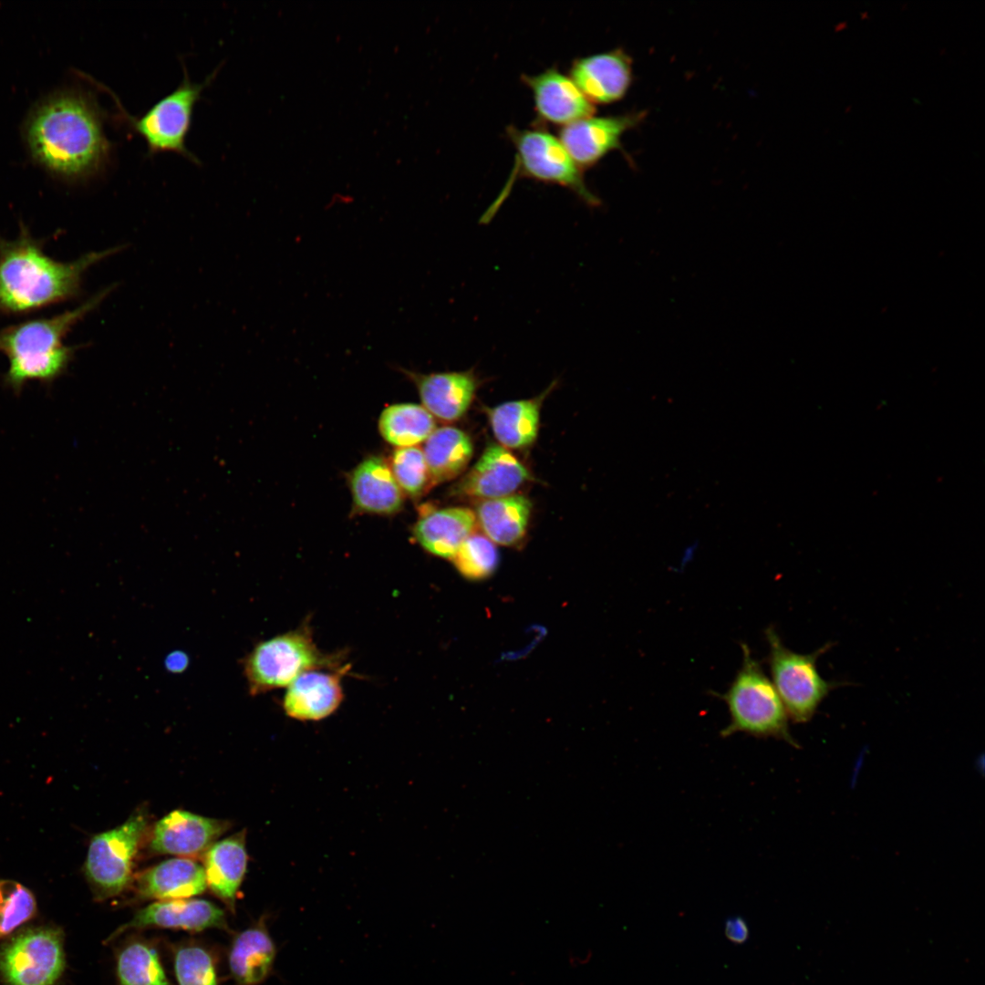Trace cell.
<instances>
[{
  "mask_svg": "<svg viewBox=\"0 0 985 985\" xmlns=\"http://www.w3.org/2000/svg\"><path fill=\"white\" fill-rule=\"evenodd\" d=\"M25 139L35 161L66 181L92 177L109 160L103 112L80 89H61L37 103L26 119Z\"/></svg>",
  "mask_w": 985,
  "mask_h": 985,
  "instance_id": "cell-1",
  "label": "cell"
},
{
  "mask_svg": "<svg viewBox=\"0 0 985 985\" xmlns=\"http://www.w3.org/2000/svg\"><path fill=\"white\" fill-rule=\"evenodd\" d=\"M127 247L119 244L61 262L47 254L43 240L20 223L16 239L0 235V316H24L79 297L87 270Z\"/></svg>",
  "mask_w": 985,
  "mask_h": 985,
  "instance_id": "cell-2",
  "label": "cell"
},
{
  "mask_svg": "<svg viewBox=\"0 0 985 985\" xmlns=\"http://www.w3.org/2000/svg\"><path fill=\"white\" fill-rule=\"evenodd\" d=\"M112 284L75 308L48 317H38L0 329V353L8 360L4 385L15 394L31 381L49 386L64 375L75 353L85 345L69 346L72 328L95 310L117 287Z\"/></svg>",
  "mask_w": 985,
  "mask_h": 985,
  "instance_id": "cell-3",
  "label": "cell"
},
{
  "mask_svg": "<svg viewBox=\"0 0 985 985\" xmlns=\"http://www.w3.org/2000/svg\"><path fill=\"white\" fill-rule=\"evenodd\" d=\"M742 663L728 690L714 693L727 705L729 723L721 731L726 738L743 732L755 738H774L797 747L788 725V715L772 682L749 646L741 642Z\"/></svg>",
  "mask_w": 985,
  "mask_h": 985,
  "instance_id": "cell-4",
  "label": "cell"
},
{
  "mask_svg": "<svg viewBox=\"0 0 985 985\" xmlns=\"http://www.w3.org/2000/svg\"><path fill=\"white\" fill-rule=\"evenodd\" d=\"M507 134L516 150L513 175L499 196L481 217V223L492 221L508 197L516 175L563 186L589 206H598L599 198L586 186L583 170L570 156L561 140L540 130H521L510 126Z\"/></svg>",
  "mask_w": 985,
  "mask_h": 985,
  "instance_id": "cell-5",
  "label": "cell"
},
{
  "mask_svg": "<svg viewBox=\"0 0 985 985\" xmlns=\"http://www.w3.org/2000/svg\"><path fill=\"white\" fill-rule=\"evenodd\" d=\"M335 657L323 654L307 628L302 627L258 643L244 662V673L253 695L286 688L302 673L332 669Z\"/></svg>",
  "mask_w": 985,
  "mask_h": 985,
  "instance_id": "cell-6",
  "label": "cell"
},
{
  "mask_svg": "<svg viewBox=\"0 0 985 985\" xmlns=\"http://www.w3.org/2000/svg\"><path fill=\"white\" fill-rule=\"evenodd\" d=\"M765 638L769 645L767 663L772 682L788 718L796 723H805L813 718L829 692L841 685L822 678L816 666L818 658L832 644L827 643L811 654H800L786 648L772 626L766 628Z\"/></svg>",
  "mask_w": 985,
  "mask_h": 985,
  "instance_id": "cell-7",
  "label": "cell"
},
{
  "mask_svg": "<svg viewBox=\"0 0 985 985\" xmlns=\"http://www.w3.org/2000/svg\"><path fill=\"white\" fill-rule=\"evenodd\" d=\"M183 75L176 89L139 118L129 115L118 98H113L120 112L119 118L145 140L149 154L171 151L198 163V159L186 148L185 140L191 128L194 106L216 76V71L202 83H192L185 68Z\"/></svg>",
  "mask_w": 985,
  "mask_h": 985,
  "instance_id": "cell-8",
  "label": "cell"
},
{
  "mask_svg": "<svg viewBox=\"0 0 985 985\" xmlns=\"http://www.w3.org/2000/svg\"><path fill=\"white\" fill-rule=\"evenodd\" d=\"M148 824L146 812L137 810L120 825L93 835L83 873L96 900L116 897L130 884Z\"/></svg>",
  "mask_w": 985,
  "mask_h": 985,
  "instance_id": "cell-9",
  "label": "cell"
},
{
  "mask_svg": "<svg viewBox=\"0 0 985 985\" xmlns=\"http://www.w3.org/2000/svg\"><path fill=\"white\" fill-rule=\"evenodd\" d=\"M64 969L63 935L56 928L24 930L0 948V975L8 985H54Z\"/></svg>",
  "mask_w": 985,
  "mask_h": 985,
  "instance_id": "cell-10",
  "label": "cell"
},
{
  "mask_svg": "<svg viewBox=\"0 0 985 985\" xmlns=\"http://www.w3.org/2000/svg\"><path fill=\"white\" fill-rule=\"evenodd\" d=\"M150 928L202 931L228 930L224 911L214 903L201 898L159 900L138 910L130 920L113 931L107 942L124 932Z\"/></svg>",
  "mask_w": 985,
  "mask_h": 985,
  "instance_id": "cell-11",
  "label": "cell"
},
{
  "mask_svg": "<svg viewBox=\"0 0 985 985\" xmlns=\"http://www.w3.org/2000/svg\"><path fill=\"white\" fill-rule=\"evenodd\" d=\"M644 118L643 112L617 116H590L565 125L560 140L583 170L597 163L610 151L621 148V138Z\"/></svg>",
  "mask_w": 985,
  "mask_h": 985,
  "instance_id": "cell-12",
  "label": "cell"
},
{
  "mask_svg": "<svg viewBox=\"0 0 985 985\" xmlns=\"http://www.w3.org/2000/svg\"><path fill=\"white\" fill-rule=\"evenodd\" d=\"M230 826L226 820L174 810L155 824L149 846L157 854L198 856L204 855Z\"/></svg>",
  "mask_w": 985,
  "mask_h": 985,
  "instance_id": "cell-13",
  "label": "cell"
},
{
  "mask_svg": "<svg viewBox=\"0 0 985 985\" xmlns=\"http://www.w3.org/2000/svg\"><path fill=\"white\" fill-rule=\"evenodd\" d=\"M570 78L592 103L618 101L632 81L631 58L620 48L574 60Z\"/></svg>",
  "mask_w": 985,
  "mask_h": 985,
  "instance_id": "cell-14",
  "label": "cell"
},
{
  "mask_svg": "<svg viewBox=\"0 0 985 985\" xmlns=\"http://www.w3.org/2000/svg\"><path fill=\"white\" fill-rule=\"evenodd\" d=\"M529 478L526 467L506 448L490 444L455 491L467 497L495 499L512 495Z\"/></svg>",
  "mask_w": 985,
  "mask_h": 985,
  "instance_id": "cell-15",
  "label": "cell"
},
{
  "mask_svg": "<svg viewBox=\"0 0 985 985\" xmlns=\"http://www.w3.org/2000/svg\"><path fill=\"white\" fill-rule=\"evenodd\" d=\"M522 80L533 93L538 115L546 121L565 126L596 111L570 77L555 67L537 75H524Z\"/></svg>",
  "mask_w": 985,
  "mask_h": 985,
  "instance_id": "cell-16",
  "label": "cell"
},
{
  "mask_svg": "<svg viewBox=\"0 0 985 985\" xmlns=\"http://www.w3.org/2000/svg\"><path fill=\"white\" fill-rule=\"evenodd\" d=\"M311 669L299 675L285 689L283 709L298 721H320L331 714L343 700L342 674L347 668L331 672Z\"/></svg>",
  "mask_w": 985,
  "mask_h": 985,
  "instance_id": "cell-17",
  "label": "cell"
},
{
  "mask_svg": "<svg viewBox=\"0 0 985 985\" xmlns=\"http://www.w3.org/2000/svg\"><path fill=\"white\" fill-rule=\"evenodd\" d=\"M407 373L417 386L422 406L446 421L456 420L467 411L479 386L473 370Z\"/></svg>",
  "mask_w": 985,
  "mask_h": 985,
  "instance_id": "cell-18",
  "label": "cell"
},
{
  "mask_svg": "<svg viewBox=\"0 0 985 985\" xmlns=\"http://www.w3.org/2000/svg\"><path fill=\"white\" fill-rule=\"evenodd\" d=\"M277 948L264 916L237 933L228 953V966L235 985H260L271 975Z\"/></svg>",
  "mask_w": 985,
  "mask_h": 985,
  "instance_id": "cell-19",
  "label": "cell"
},
{
  "mask_svg": "<svg viewBox=\"0 0 985 985\" xmlns=\"http://www.w3.org/2000/svg\"><path fill=\"white\" fill-rule=\"evenodd\" d=\"M207 888L204 868L187 857L165 860L143 871L137 877L140 898L171 900L191 898Z\"/></svg>",
  "mask_w": 985,
  "mask_h": 985,
  "instance_id": "cell-20",
  "label": "cell"
},
{
  "mask_svg": "<svg viewBox=\"0 0 985 985\" xmlns=\"http://www.w3.org/2000/svg\"><path fill=\"white\" fill-rule=\"evenodd\" d=\"M245 831L216 841L204 854L207 887L234 912L238 890L246 873Z\"/></svg>",
  "mask_w": 985,
  "mask_h": 985,
  "instance_id": "cell-21",
  "label": "cell"
},
{
  "mask_svg": "<svg viewBox=\"0 0 985 985\" xmlns=\"http://www.w3.org/2000/svg\"><path fill=\"white\" fill-rule=\"evenodd\" d=\"M475 513L466 507L431 510L416 523L417 542L430 554L452 558L476 527Z\"/></svg>",
  "mask_w": 985,
  "mask_h": 985,
  "instance_id": "cell-22",
  "label": "cell"
},
{
  "mask_svg": "<svg viewBox=\"0 0 985 985\" xmlns=\"http://www.w3.org/2000/svg\"><path fill=\"white\" fill-rule=\"evenodd\" d=\"M350 487L356 506L364 512L389 514L403 503V492L389 464L379 457L367 458L355 468Z\"/></svg>",
  "mask_w": 985,
  "mask_h": 985,
  "instance_id": "cell-23",
  "label": "cell"
},
{
  "mask_svg": "<svg viewBox=\"0 0 985 985\" xmlns=\"http://www.w3.org/2000/svg\"><path fill=\"white\" fill-rule=\"evenodd\" d=\"M532 503L523 495L482 500L476 509L477 524L494 544L513 545L525 534Z\"/></svg>",
  "mask_w": 985,
  "mask_h": 985,
  "instance_id": "cell-24",
  "label": "cell"
},
{
  "mask_svg": "<svg viewBox=\"0 0 985 985\" xmlns=\"http://www.w3.org/2000/svg\"><path fill=\"white\" fill-rule=\"evenodd\" d=\"M422 450L431 482L438 483L455 478L465 469L473 447L464 431L444 426L432 431Z\"/></svg>",
  "mask_w": 985,
  "mask_h": 985,
  "instance_id": "cell-25",
  "label": "cell"
},
{
  "mask_svg": "<svg viewBox=\"0 0 985 985\" xmlns=\"http://www.w3.org/2000/svg\"><path fill=\"white\" fill-rule=\"evenodd\" d=\"M543 397L504 402L489 410L493 434L503 447L520 449L534 441Z\"/></svg>",
  "mask_w": 985,
  "mask_h": 985,
  "instance_id": "cell-26",
  "label": "cell"
},
{
  "mask_svg": "<svg viewBox=\"0 0 985 985\" xmlns=\"http://www.w3.org/2000/svg\"><path fill=\"white\" fill-rule=\"evenodd\" d=\"M378 428L389 443L399 447L416 446L435 430L433 416L421 405L393 404L380 414Z\"/></svg>",
  "mask_w": 985,
  "mask_h": 985,
  "instance_id": "cell-27",
  "label": "cell"
},
{
  "mask_svg": "<svg viewBox=\"0 0 985 985\" xmlns=\"http://www.w3.org/2000/svg\"><path fill=\"white\" fill-rule=\"evenodd\" d=\"M116 972L119 985H171L157 949L141 938H132L119 949Z\"/></svg>",
  "mask_w": 985,
  "mask_h": 985,
  "instance_id": "cell-28",
  "label": "cell"
},
{
  "mask_svg": "<svg viewBox=\"0 0 985 985\" xmlns=\"http://www.w3.org/2000/svg\"><path fill=\"white\" fill-rule=\"evenodd\" d=\"M389 467L402 492L410 496L421 495L432 484L423 450L419 446L397 448Z\"/></svg>",
  "mask_w": 985,
  "mask_h": 985,
  "instance_id": "cell-29",
  "label": "cell"
},
{
  "mask_svg": "<svg viewBox=\"0 0 985 985\" xmlns=\"http://www.w3.org/2000/svg\"><path fill=\"white\" fill-rule=\"evenodd\" d=\"M36 911L30 889L15 880L0 879V938L32 918Z\"/></svg>",
  "mask_w": 985,
  "mask_h": 985,
  "instance_id": "cell-30",
  "label": "cell"
},
{
  "mask_svg": "<svg viewBox=\"0 0 985 985\" xmlns=\"http://www.w3.org/2000/svg\"><path fill=\"white\" fill-rule=\"evenodd\" d=\"M498 558L494 543L485 534L473 532L465 539L451 559L463 576L481 579L490 575L495 570Z\"/></svg>",
  "mask_w": 985,
  "mask_h": 985,
  "instance_id": "cell-31",
  "label": "cell"
},
{
  "mask_svg": "<svg viewBox=\"0 0 985 985\" xmlns=\"http://www.w3.org/2000/svg\"><path fill=\"white\" fill-rule=\"evenodd\" d=\"M173 966L179 985H218L213 956L201 945L184 944L177 947Z\"/></svg>",
  "mask_w": 985,
  "mask_h": 985,
  "instance_id": "cell-32",
  "label": "cell"
},
{
  "mask_svg": "<svg viewBox=\"0 0 985 985\" xmlns=\"http://www.w3.org/2000/svg\"><path fill=\"white\" fill-rule=\"evenodd\" d=\"M724 934L731 943L744 944L750 937L746 920L739 916L729 918L724 925Z\"/></svg>",
  "mask_w": 985,
  "mask_h": 985,
  "instance_id": "cell-33",
  "label": "cell"
}]
</instances>
